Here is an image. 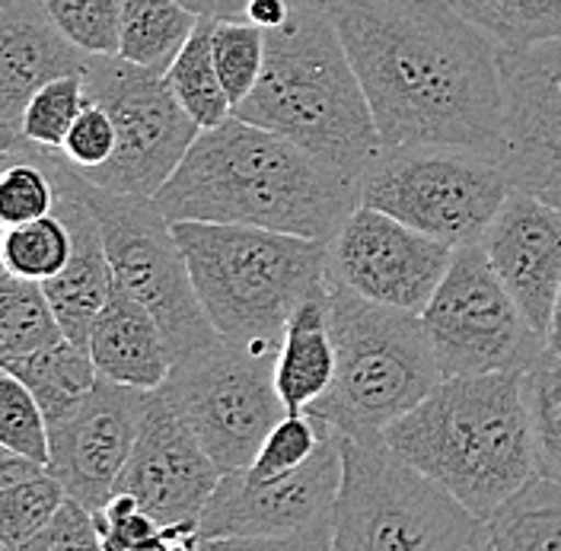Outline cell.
<instances>
[{
  "mask_svg": "<svg viewBox=\"0 0 561 551\" xmlns=\"http://www.w3.org/2000/svg\"><path fill=\"white\" fill-rule=\"evenodd\" d=\"M511 188L501 157L424 144H383L357 175L360 205L386 210L454 249L482 240Z\"/></svg>",
  "mask_w": 561,
  "mask_h": 551,
  "instance_id": "8",
  "label": "cell"
},
{
  "mask_svg": "<svg viewBox=\"0 0 561 551\" xmlns=\"http://www.w3.org/2000/svg\"><path fill=\"white\" fill-rule=\"evenodd\" d=\"M70 252H73V230L58 210L26 220V223L7 227L3 240H0L3 272L42 280V284L58 272H65Z\"/></svg>",
  "mask_w": 561,
  "mask_h": 551,
  "instance_id": "30",
  "label": "cell"
},
{
  "mask_svg": "<svg viewBox=\"0 0 561 551\" xmlns=\"http://www.w3.org/2000/svg\"><path fill=\"white\" fill-rule=\"evenodd\" d=\"M501 48H526L561 35V0H450Z\"/></svg>",
  "mask_w": 561,
  "mask_h": 551,
  "instance_id": "29",
  "label": "cell"
},
{
  "mask_svg": "<svg viewBox=\"0 0 561 551\" xmlns=\"http://www.w3.org/2000/svg\"><path fill=\"white\" fill-rule=\"evenodd\" d=\"M83 103H87L83 73H68L38 87L33 100L23 108L20 140H30L48 150H61Z\"/></svg>",
  "mask_w": 561,
  "mask_h": 551,
  "instance_id": "32",
  "label": "cell"
},
{
  "mask_svg": "<svg viewBox=\"0 0 561 551\" xmlns=\"http://www.w3.org/2000/svg\"><path fill=\"white\" fill-rule=\"evenodd\" d=\"M83 83L87 100L103 105L118 131L112 160L83 179L153 198L202 135L198 122L175 100L167 73L131 65L122 55H93Z\"/></svg>",
  "mask_w": 561,
  "mask_h": 551,
  "instance_id": "13",
  "label": "cell"
},
{
  "mask_svg": "<svg viewBox=\"0 0 561 551\" xmlns=\"http://www.w3.org/2000/svg\"><path fill=\"white\" fill-rule=\"evenodd\" d=\"M549 347L561 354V290L559 300H556V310H552V325H549Z\"/></svg>",
  "mask_w": 561,
  "mask_h": 551,
  "instance_id": "40",
  "label": "cell"
},
{
  "mask_svg": "<svg viewBox=\"0 0 561 551\" xmlns=\"http://www.w3.org/2000/svg\"><path fill=\"white\" fill-rule=\"evenodd\" d=\"M322 431H325V424L313 412H287L268 431L252 466H245L249 475L275 479V475H287V472L300 469L304 462H310V456L322 440Z\"/></svg>",
  "mask_w": 561,
  "mask_h": 551,
  "instance_id": "35",
  "label": "cell"
},
{
  "mask_svg": "<svg viewBox=\"0 0 561 551\" xmlns=\"http://www.w3.org/2000/svg\"><path fill=\"white\" fill-rule=\"evenodd\" d=\"M115 147H118V131H115L112 115L100 103L87 100L77 122H73V128H70L65 147H61V153L68 157V163L77 173L90 175L112 160Z\"/></svg>",
  "mask_w": 561,
  "mask_h": 551,
  "instance_id": "36",
  "label": "cell"
},
{
  "mask_svg": "<svg viewBox=\"0 0 561 551\" xmlns=\"http://www.w3.org/2000/svg\"><path fill=\"white\" fill-rule=\"evenodd\" d=\"M539 195H542L546 202H552V205L561 210V175H559V179H552V182H549V185H546V188H542Z\"/></svg>",
  "mask_w": 561,
  "mask_h": 551,
  "instance_id": "42",
  "label": "cell"
},
{
  "mask_svg": "<svg viewBox=\"0 0 561 551\" xmlns=\"http://www.w3.org/2000/svg\"><path fill=\"white\" fill-rule=\"evenodd\" d=\"M90 51L58 30L42 0H0V144L20 140L23 108L38 87L83 73Z\"/></svg>",
  "mask_w": 561,
  "mask_h": 551,
  "instance_id": "19",
  "label": "cell"
},
{
  "mask_svg": "<svg viewBox=\"0 0 561 551\" xmlns=\"http://www.w3.org/2000/svg\"><path fill=\"white\" fill-rule=\"evenodd\" d=\"M220 479L224 469L210 459L195 431L160 392H153L115 491L135 494L160 526H175L198 523Z\"/></svg>",
  "mask_w": 561,
  "mask_h": 551,
  "instance_id": "17",
  "label": "cell"
},
{
  "mask_svg": "<svg viewBox=\"0 0 561 551\" xmlns=\"http://www.w3.org/2000/svg\"><path fill=\"white\" fill-rule=\"evenodd\" d=\"M454 262V245L405 220L357 205L329 240V280L386 307L424 312Z\"/></svg>",
  "mask_w": 561,
  "mask_h": 551,
  "instance_id": "14",
  "label": "cell"
},
{
  "mask_svg": "<svg viewBox=\"0 0 561 551\" xmlns=\"http://www.w3.org/2000/svg\"><path fill=\"white\" fill-rule=\"evenodd\" d=\"M214 20L217 16H202L198 30L179 51L173 68L167 70L175 100L198 122V128H217L233 115V103L224 90L220 70L214 65Z\"/></svg>",
  "mask_w": 561,
  "mask_h": 551,
  "instance_id": "26",
  "label": "cell"
},
{
  "mask_svg": "<svg viewBox=\"0 0 561 551\" xmlns=\"http://www.w3.org/2000/svg\"><path fill=\"white\" fill-rule=\"evenodd\" d=\"M87 347L93 354L100 377L147 392H157L170 379L179 360L157 315L118 284L112 287L105 307L93 319Z\"/></svg>",
  "mask_w": 561,
  "mask_h": 551,
  "instance_id": "20",
  "label": "cell"
},
{
  "mask_svg": "<svg viewBox=\"0 0 561 551\" xmlns=\"http://www.w3.org/2000/svg\"><path fill=\"white\" fill-rule=\"evenodd\" d=\"M335 377V338L329 294L304 300L280 335L275 382L287 412H307Z\"/></svg>",
  "mask_w": 561,
  "mask_h": 551,
  "instance_id": "21",
  "label": "cell"
},
{
  "mask_svg": "<svg viewBox=\"0 0 561 551\" xmlns=\"http://www.w3.org/2000/svg\"><path fill=\"white\" fill-rule=\"evenodd\" d=\"M524 402L536 452V475L561 482V354L546 347L524 370Z\"/></svg>",
  "mask_w": 561,
  "mask_h": 551,
  "instance_id": "28",
  "label": "cell"
},
{
  "mask_svg": "<svg viewBox=\"0 0 561 551\" xmlns=\"http://www.w3.org/2000/svg\"><path fill=\"white\" fill-rule=\"evenodd\" d=\"M249 0H217V16L220 20H243Z\"/></svg>",
  "mask_w": 561,
  "mask_h": 551,
  "instance_id": "39",
  "label": "cell"
},
{
  "mask_svg": "<svg viewBox=\"0 0 561 551\" xmlns=\"http://www.w3.org/2000/svg\"><path fill=\"white\" fill-rule=\"evenodd\" d=\"M339 487L342 434L325 424L310 462L287 475L224 472L198 517V549H332Z\"/></svg>",
  "mask_w": 561,
  "mask_h": 551,
  "instance_id": "9",
  "label": "cell"
},
{
  "mask_svg": "<svg viewBox=\"0 0 561 551\" xmlns=\"http://www.w3.org/2000/svg\"><path fill=\"white\" fill-rule=\"evenodd\" d=\"M275 360L278 347L217 335L210 345L182 354L170 379L157 389L224 472L252 466L268 431L287 414L275 382Z\"/></svg>",
  "mask_w": 561,
  "mask_h": 551,
  "instance_id": "10",
  "label": "cell"
},
{
  "mask_svg": "<svg viewBox=\"0 0 561 551\" xmlns=\"http://www.w3.org/2000/svg\"><path fill=\"white\" fill-rule=\"evenodd\" d=\"M179 3H185L198 16H217V0H179Z\"/></svg>",
  "mask_w": 561,
  "mask_h": 551,
  "instance_id": "41",
  "label": "cell"
},
{
  "mask_svg": "<svg viewBox=\"0 0 561 551\" xmlns=\"http://www.w3.org/2000/svg\"><path fill=\"white\" fill-rule=\"evenodd\" d=\"M103 536L96 526V514L77 497H65L58 514L45 523L42 532L23 546V551H100Z\"/></svg>",
  "mask_w": 561,
  "mask_h": 551,
  "instance_id": "37",
  "label": "cell"
},
{
  "mask_svg": "<svg viewBox=\"0 0 561 551\" xmlns=\"http://www.w3.org/2000/svg\"><path fill=\"white\" fill-rule=\"evenodd\" d=\"M68 487L48 469L13 449H0V549L23 551V546L65 504Z\"/></svg>",
  "mask_w": 561,
  "mask_h": 551,
  "instance_id": "22",
  "label": "cell"
},
{
  "mask_svg": "<svg viewBox=\"0 0 561 551\" xmlns=\"http://www.w3.org/2000/svg\"><path fill=\"white\" fill-rule=\"evenodd\" d=\"M198 300L217 335L280 347L294 310L329 294V242L249 223L175 220Z\"/></svg>",
  "mask_w": 561,
  "mask_h": 551,
  "instance_id": "5",
  "label": "cell"
},
{
  "mask_svg": "<svg viewBox=\"0 0 561 551\" xmlns=\"http://www.w3.org/2000/svg\"><path fill=\"white\" fill-rule=\"evenodd\" d=\"M265 38L262 77L233 115L357 179L383 138L332 13L322 0H297L290 20Z\"/></svg>",
  "mask_w": 561,
  "mask_h": 551,
  "instance_id": "3",
  "label": "cell"
},
{
  "mask_svg": "<svg viewBox=\"0 0 561 551\" xmlns=\"http://www.w3.org/2000/svg\"><path fill=\"white\" fill-rule=\"evenodd\" d=\"M198 23L202 16L179 0H125L118 55L131 65L167 73Z\"/></svg>",
  "mask_w": 561,
  "mask_h": 551,
  "instance_id": "25",
  "label": "cell"
},
{
  "mask_svg": "<svg viewBox=\"0 0 561 551\" xmlns=\"http://www.w3.org/2000/svg\"><path fill=\"white\" fill-rule=\"evenodd\" d=\"M491 268L504 280L526 319L546 335L561 290V210L539 192L511 188L482 233Z\"/></svg>",
  "mask_w": 561,
  "mask_h": 551,
  "instance_id": "18",
  "label": "cell"
},
{
  "mask_svg": "<svg viewBox=\"0 0 561 551\" xmlns=\"http://www.w3.org/2000/svg\"><path fill=\"white\" fill-rule=\"evenodd\" d=\"M501 100L511 182L542 192L561 175V35L501 48Z\"/></svg>",
  "mask_w": 561,
  "mask_h": 551,
  "instance_id": "16",
  "label": "cell"
},
{
  "mask_svg": "<svg viewBox=\"0 0 561 551\" xmlns=\"http://www.w3.org/2000/svg\"><path fill=\"white\" fill-rule=\"evenodd\" d=\"M58 30L90 55H118L125 0H42Z\"/></svg>",
  "mask_w": 561,
  "mask_h": 551,
  "instance_id": "34",
  "label": "cell"
},
{
  "mask_svg": "<svg viewBox=\"0 0 561 551\" xmlns=\"http://www.w3.org/2000/svg\"><path fill=\"white\" fill-rule=\"evenodd\" d=\"M335 377L307 412L345 437H383L444 379L419 312L396 310L329 280Z\"/></svg>",
  "mask_w": 561,
  "mask_h": 551,
  "instance_id": "6",
  "label": "cell"
},
{
  "mask_svg": "<svg viewBox=\"0 0 561 551\" xmlns=\"http://www.w3.org/2000/svg\"><path fill=\"white\" fill-rule=\"evenodd\" d=\"M421 322L444 377L524 374L549 347L491 268L482 242L456 245Z\"/></svg>",
  "mask_w": 561,
  "mask_h": 551,
  "instance_id": "12",
  "label": "cell"
},
{
  "mask_svg": "<svg viewBox=\"0 0 561 551\" xmlns=\"http://www.w3.org/2000/svg\"><path fill=\"white\" fill-rule=\"evenodd\" d=\"M150 395L153 392L147 389L100 377L68 421L48 427V469L65 482L70 497L90 510L105 507L108 494L115 491V482L138 444Z\"/></svg>",
  "mask_w": 561,
  "mask_h": 551,
  "instance_id": "15",
  "label": "cell"
},
{
  "mask_svg": "<svg viewBox=\"0 0 561 551\" xmlns=\"http://www.w3.org/2000/svg\"><path fill=\"white\" fill-rule=\"evenodd\" d=\"M383 440L489 519L536 475L524 374L444 377Z\"/></svg>",
  "mask_w": 561,
  "mask_h": 551,
  "instance_id": "4",
  "label": "cell"
},
{
  "mask_svg": "<svg viewBox=\"0 0 561 551\" xmlns=\"http://www.w3.org/2000/svg\"><path fill=\"white\" fill-rule=\"evenodd\" d=\"M153 202L173 223H249L325 242L360 205L354 175L240 115L202 128Z\"/></svg>",
  "mask_w": 561,
  "mask_h": 551,
  "instance_id": "2",
  "label": "cell"
},
{
  "mask_svg": "<svg viewBox=\"0 0 561 551\" xmlns=\"http://www.w3.org/2000/svg\"><path fill=\"white\" fill-rule=\"evenodd\" d=\"M0 367L26 382V389L33 392L35 402L45 412L48 427L68 421L70 414L83 405V399L90 395V389L100 379L90 347L77 345L70 338H61V342L48 347H38L33 354L7 360Z\"/></svg>",
  "mask_w": 561,
  "mask_h": 551,
  "instance_id": "23",
  "label": "cell"
},
{
  "mask_svg": "<svg viewBox=\"0 0 561 551\" xmlns=\"http://www.w3.org/2000/svg\"><path fill=\"white\" fill-rule=\"evenodd\" d=\"M80 192L100 220L115 284L157 315L179 357L210 345L217 329L198 300L173 220L153 198L112 192L83 175Z\"/></svg>",
  "mask_w": 561,
  "mask_h": 551,
  "instance_id": "11",
  "label": "cell"
},
{
  "mask_svg": "<svg viewBox=\"0 0 561 551\" xmlns=\"http://www.w3.org/2000/svg\"><path fill=\"white\" fill-rule=\"evenodd\" d=\"M210 42H214V65L220 70L224 90L237 108L255 90L262 68H265V51H268L265 30H259L249 20H220L217 16Z\"/></svg>",
  "mask_w": 561,
  "mask_h": 551,
  "instance_id": "31",
  "label": "cell"
},
{
  "mask_svg": "<svg viewBox=\"0 0 561 551\" xmlns=\"http://www.w3.org/2000/svg\"><path fill=\"white\" fill-rule=\"evenodd\" d=\"M383 144L504 160L501 45L450 0H322Z\"/></svg>",
  "mask_w": 561,
  "mask_h": 551,
  "instance_id": "1",
  "label": "cell"
},
{
  "mask_svg": "<svg viewBox=\"0 0 561 551\" xmlns=\"http://www.w3.org/2000/svg\"><path fill=\"white\" fill-rule=\"evenodd\" d=\"M294 3H297V0H249V3H245L243 20L255 23V26L265 30V33H272V30H280V26L290 20Z\"/></svg>",
  "mask_w": 561,
  "mask_h": 551,
  "instance_id": "38",
  "label": "cell"
},
{
  "mask_svg": "<svg viewBox=\"0 0 561 551\" xmlns=\"http://www.w3.org/2000/svg\"><path fill=\"white\" fill-rule=\"evenodd\" d=\"M65 338L42 280L3 272L0 280V364Z\"/></svg>",
  "mask_w": 561,
  "mask_h": 551,
  "instance_id": "27",
  "label": "cell"
},
{
  "mask_svg": "<svg viewBox=\"0 0 561 551\" xmlns=\"http://www.w3.org/2000/svg\"><path fill=\"white\" fill-rule=\"evenodd\" d=\"M482 549H559L561 551V482L533 475L489 519Z\"/></svg>",
  "mask_w": 561,
  "mask_h": 551,
  "instance_id": "24",
  "label": "cell"
},
{
  "mask_svg": "<svg viewBox=\"0 0 561 551\" xmlns=\"http://www.w3.org/2000/svg\"><path fill=\"white\" fill-rule=\"evenodd\" d=\"M482 539L485 519L383 437L357 440L342 434V487L332 549L456 551L482 549Z\"/></svg>",
  "mask_w": 561,
  "mask_h": 551,
  "instance_id": "7",
  "label": "cell"
},
{
  "mask_svg": "<svg viewBox=\"0 0 561 551\" xmlns=\"http://www.w3.org/2000/svg\"><path fill=\"white\" fill-rule=\"evenodd\" d=\"M0 447L48 462V421L23 379L0 370Z\"/></svg>",
  "mask_w": 561,
  "mask_h": 551,
  "instance_id": "33",
  "label": "cell"
}]
</instances>
